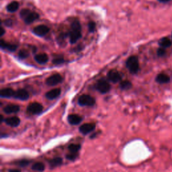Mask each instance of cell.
I'll list each match as a JSON object with an SVG mask.
<instances>
[{
	"label": "cell",
	"instance_id": "cell-1",
	"mask_svg": "<svg viewBox=\"0 0 172 172\" xmlns=\"http://www.w3.org/2000/svg\"><path fill=\"white\" fill-rule=\"evenodd\" d=\"M69 41L71 44L76 43L82 36L81 33V25L78 20H75L72 22L71 29L69 33Z\"/></svg>",
	"mask_w": 172,
	"mask_h": 172
},
{
	"label": "cell",
	"instance_id": "cell-2",
	"mask_svg": "<svg viewBox=\"0 0 172 172\" xmlns=\"http://www.w3.org/2000/svg\"><path fill=\"white\" fill-rule=\"evenodd\" d=\"M126 66L130 73H137L140 69L138 57L135 55H133V56H130L128 58L126 62Z\"/></svg>",
	"mask_w": 172,
	"mask_h": 172
},
{
	"label": "cell",
	"instance_id": "cell-3",
	"mask_svg": "<svg viewBox=\"0 0 172 172\" xmlns=\"http://www.w3.org/2000/svg\"><path fill=\"white\" fill-rule=\"evenodd\" d=\"M94 87L97 91L102 94H105L106 93L109 92L110 89H111V86H110L109 82L105 80V79L99 80L95 83Z\"/></svg>",
	"mask_w": 172,
	"mask_h": 172
},
{
	"label": "cell",
	"instance_id": "cell-4",
	"mask_svg": "<svg viewBox=\"0 0 172 172\" xmlns=\"http://www.w3.org/2000/svg\"><path fill=\"white\" fill-rule=\"evenodd\" d=\"M78 104L81 106H93L95 104V100L91 95L83 94L79 98Z\"/></svg>",
	"mask_w": 172,
	"mask_h": 172
},
{
	"label": "cell",
	"instance_id": "cell-5",
	"mask_svg": "<svg viewBox=\"0 0 172 172\" xmlns=\"http://www.w3.org/2000/svg\"><path fill=\"white\" fill-rule=\"evenodd\" d=\"M63 80V77L59 73H55L46 79V84L48 86H55L62 82Z\"/></svg>",
	"mask_w": 172,
	"mask_h": 172
},
{
	"label": "cell",
	"instance_id": "cell-6",
	"mask_svg": "<svg viewBox=\"0 0 172 172\" xmlns=\"http://www.w3.org/2000/svg\"><path fill=\"white\" fill-rule=\"evenodd\" d=\"M43 110V106L39 102L30 104L27 107V112L32 114H39Z\"/></svg>",
	"mask_w": 172,
	"mask_h": 172
},
{
	"label": "cell",
	"instance_id": "cell-7",
	"mask_svg": "<svg viewBox=\"0 0 172 172\" xmlns=\"http://www.w3.org/2000/svg\"><path fill=\"white\" fill-rule=\"evenodd\" d=\"M107 78L108 81L114 83L120 82L122 80V75L120 72L114 69H112L108 71L107 74Z\"/></svg>",
	"mask_w": 172,
	"mask_h": 172
},
{
	"label": "cell",
	"instance_id": "cell-8",
	"mask_svg": "<svg viewBox=\"0 0 172 172\" xmlns=\"http://www.w3.org/2000/svg\"><path fill=\"white\" fill-rule=\"evenodd\" d=\"M49 31H50V29H49L47 26L39 25L34 28L33 30V33L38 36L42 37L45 36L46 34H47Z\"/></svg>",
	"mask_w": 172,
	"mask_h": 172
},
{
	"label": "cell",
	"instance_id": "cell-9",
	"mask_svg": "<svg viewBox=\"0 0 172 172\" xmlns=\"http://www.w3.org/2000/svg\"><path fill=\"white\" fill-rule=\"evenodd\" d=\"M95 125L94 123H86L81 125L80 127V132L83 135H86L87 134L92 132L95 129Z\"/></svg>",
	"mask_w": 172,
	"mask_h": 172
},
{
	"label": "cell",
	"instance_id": "cell-10",
	"mask_svg": "<svg viewBox=\"0 0 172 172\" xmlns=\"http://www.w3.org/2000/svg\"><path fill=\"white\" fill-rule=\"evenodd\" d=\"M14 98L20 100H27L29 98V93L24 89H19L16 91Z\"/></svg>",
	"mask_w": 172,
	"mask_h": 172
},
{
	"label": "cell",
	"instance_id": "cell-11",
	"mask_svg": "<svg viewBox=\"0 0 172 172\" xmlns=\"http://www.w3.org/2000/svg\"><path fill=\"white\" fill-rule=\"evenodd\" d=\"M3 111L4 113L8 114L17 113L20 111V106L16 104H8L4 108Z\"/></svg>",
	"mask_w": 172,
	"mask_h": 172
},
{
	"label": "cell",
	"instance_id": "cell-12",
	"mask_svg": "<svg viewBox=\"0 0 172 172\" xmlns=\"http://www.w3.org/2000/svg\"><path fill=\"white\" fill-rule=\"evenodd\" d=\"M155 81L159 84H166L170 82V77L164 73H161L157 75Z\"/></svg>",
	"mask_w": 172,
	"mask_h": 172
},
{
	"label": "cell",
	"instance_id": "cell-13",
	"mask_svg": "<svg viewBox=\"0 0 172 172\" xmlns=\"http://www.w3.org/2000/svg\"><path fill=\"white\" fill-rule=\"evenodd\" d=\"M15 91L13 89L8 87V88H4L0 90V96L2 98H10L14 97L15 95Z\"/></svg>",
	"mask_w": 172,
	"mask_h": 172
},
{
	"label": "cell",
	"instance_id": "cell-14",
	"mask_svg": "<svg viewBox=\"0 0 172 172\" xmlns=\"http://www.w3.org/2000/svg\"><path fill=\"white\" fill-rule=\"evenodd\" d=\"M0 46H1V48L2 49H5V50H7L10 52L15 51L17 48V46L16 45L7 42L2 39L1 40V41H0Z\"/></svg>",
	"mask_w": 172,
	"mask_h": 172
},
{
	"label": "cell",
	"instance_id": "cell-15",
	"mask_svg": "<svg viewBox=\"0 0 172 172\" xmlns=\"http://www.w3.org/2000/svg\"><path fill=\"white\" fill-rule=\"evenodd\" d=\"M4 122L7 125L11 127H17L20 124V118L17 117V116H12V117L5 118Z\"/></svg>",
	"mask_w": 172,
	"mask_h": 172
},
{
	"label": "cell",
	"instance_id": "cell-16",
	"mask_svg": "<svg viewBox=\"0 0 172 172\" xmlns=\"http://www.w3.org/2000/svg\"><path fill=\"white\" fill-rule=\"evenodd\" d=\"M39 14L36 12H32L30 11L28 13L27 16L25 17V18L24 19V22L26 24H30L34 22L35 20H36L37 19L39 18Z\"/></svg>",
	"mask_w": 172,
	"mask_h": 172
},
{
	"label": "cell",
	"instance_id": "cell-17",
	"mask_svg": "<svg viewBox=\"0 0 172 172\" xmlns=\"http://www.w3.org/2000/svg\"><path fill=\"white\" fill-rule=\"evenodd\" d=\"M61 89L60 88H55L46 93L45 94V97L48 99V100H54L55 98H57V97H59L61 94Z\"/></svg>",
	"mask_w": 172,
	"mask_h": 172
},
{
	"label": "cell",
	"instance_id": "cell-18",
	"mask_svg": "<svg viewBox=\"0 0 172 172\" xmlns=\"http://www.w3.org/2000/svg\"><path fill=\"white\" fill-rule=\"evenodd\" d=\"M34 59L40 65H44L48 61V57L46 53H40L35 55Z\"/></svg>",
	"mask_w": 172,
	"mask_h": 172
},
{
	"label": "cell",
	"instance_id": "cell-19",
	"mask_svg": "<svg viewBox=\"0 0 172 172\" xmlns=\"http://www.w3.org/2000/svg\"><path fill=\"white\" fill-rule=\"evenodd\" d=\"M68 122L71 125H77L82 121V118L77 114H70L67 117Z\"/></svg>",
	"mask_w": 172,
	"mask_h": 172
},
{
	"label": "cell",
	"instance_id": "cell-20",
	"mask_svg": "<svg viewBox=\"0 0 172 172\" xmlns=\"http://www.w3.org/2000/svg\"><path fill=\"white\" fill-rule=\"evenodd\" d=\"M159 47H162L164 48H167L170 47L172 45L171 40L167 37H164L159 40Z\"/></svg>",
	"mask_w": 172,
	"mask_h": 172
},
{
	"label": "cell",
	"instance_id": "cell-21",
	"mask_svg": "<svg viewBox=\"0 0 172 172\" xmlns=\"http://www.w3.org/2000/svg\"><path fill=\"white\" fill-rule=\"evenodd\" d=\"M49 163V165H50V167L51 169L52 168H55L57 167H59V166L63 164V159L61 157H55V158H53L51 159L50 161H48Z\"/></svg>",
	"mask_w": 172,
	"mask_h": 172
},
{
	"label": "cell",
	"instance_id": "cell-22",
	"mask_svg": "<svg viewBox=\"0 0 172 172\" xmlns=\"http://www.w3.org/2000/svg\"><path fill=\"white\" fill-rule=\"evenodd\" d=\"M19 8V4L17 2H11L10 4H9L7 7H6V10L9 12H11V13H13V12H15L17 10H18Z\"/></svg>",
	"mask_w": 172,
	"mask_h": 172
},
{
	"label": "cell",
	"instance_id": "cell-23",
	"mask_svg": "<svg viewBox=\"0 0 172 172\" xmlns=\"http://www.w3.org/2000/svg\"><path fill=\"white\" fill-rule=\"evenodd\" d=\"M31 168L34 171H42L45 170V166L41 162H36L32 165Z\"/></svg>",
	"mask_w": 172,
	"mask_h": 172
},
{
	"label": "cell",
	"instance_id": "cell-24",
	"mask_svg": "<svg viewBox=\"0 0 172 172\" xmlns=\"http://www.w3.org/2000/svg\"><path fill=\"white\" fill-rule=\"evenodd\" d=\"M132 83L129 80L122 81L120 83V88L122 90H128L132 87Z\"/></svg>",
	"mask_w": 172,
	"mask_h": 172
},
{
	"label": "cell",
	"instance_id": "cell-25",
	"mask_svg": "<svg viewBox=\"0 0 172 172\" xmlns=\"http://www.w3.org/2000/svg\"><path fill=\"white\" fill-rule=\"evenodd\" d=\"M81 147V145L80 144H71L69 145L68 149L71 153H78Z\"/></svg>",
	"mask_w": 172,
	"mask_h": 172
},
{
	"label": "cell",
	"instance_id": "cell-26",
	"mask_svg": "<svg viewBox=\"0 0 172 172\" xmlns=\"http://www.w3.org/2000/svg\"><path fill=\"white\" fill-rule=\"evenodd\" d=\"M64 62H65V59L61 56L55 57L54 59H52V63L55 64V65H61V64L63 63Z\"/></svg>",
	"mask_w": 172,
	"mask_h": 172
},
{
	"label": "cell",
	"instance_id": "cell-27",
	"mask_svg": "<svg viewBox=\"0 0 172 172\" xmlns=\"http://www.w3.org/2000/svg\"><path fill=\"white\" fill-rule=\"evenodd\" d=\"M29 56L28 52L25 50V49H22V50H20L18 52V57L20 59H24L26 58H27Z\"/></svg>",
	"mask_w": 172,
	"mask_h": 172
},
{
	"label": "cell",
	"instance_id": "cell-28",
	"mask_svg": "<svg viewBox=\"0 0 172 172\" xmlns=\"http://www.w3.org/2000/svg\"><path fill=\"white\" fill-rule=\"evenodd\" d=\"M30 161L28 159H22L17 163V165L20 167H25L30 164Z\"/></svg>",
	"mask_w": 172,
	"mask_h": 172
},
{
	"label": "cell",
	"instance_id": "cell-29",
	"mask_svg": "<svg viewBox=\"0 0 172 172\" xmlns=\"http://www.w3.org/2000/svg\"><path fill=\"white\" fill-rule=\"evenodd\" d=\"M78 157V153H71L70 152L69 154H67L66 155V158L69 161H74V160L76 159Z\"/></svg>",
	"mask_w": 172,
	"mask_h": 172
},
{
	"label": "cell",
	"instance_id": "cell-30",
	"mask_svg": "<svg viewBox=\"0 0 172 172\" xmlns=\"http://www.w3.org/2000/svg\"><path fill=\"white\" fill-rule=\"evenodd\" d=\"M166 54V49L162 47H159L157 51V56L159 57H164Z\"/></svg>",
	"mask_w": 172,
	"mask_h": 172
},
{
	"label": "cell",
	"instance_id": "cell-31",
	"mask_svg": "<svg viewBox=\"0 0 172 172\" xmlns=\"http://www.w3.org/2000/svg\"><path fill=\"white\" fill-rule=\"evenodd\" d=\"M30 11V10H28V9H23V10H22L20 13V16L21 17V18L24 20L25 18V17L28 15Z\"/></svg>",
	"mask_w": 172,
	"mask_h": 172
},
{
	"label": "cell",
	"instance_id": "cell-32",
	"mask_svg": "<svg viewBox=\"0 0 172 172\" xmlns=\"http://www.w3.org/2000/svg\"><path fill=\"white\" fill-rule=\"evenodd\" d=\"M95 27L96 24L94 22H90L88 24V28L90 33H94V30H95Z\"/></svg>",
	"mask_w": 172,
	"mask_h": 172
},
{
	"label": "cell",
	"instance_id": "cell-33",
	"mask_svg": "<svg viewBox=\"0 0 172 172\" xmlns=\"http://www.w3.org/2000/svg\"><path fill=\"white\" fill-rule=\"evenodd\" d=\"M4 24L8 27H11L13 25V21L11 19H7L4 21Z\"/></svg>",
	"mask_w": 172,
	"mask_h": 172
},
{
	"label": "cell",
	"instance_id": "cell-34",
	"mask_svg": "<svg viewBox=\"0 0 172 172\" xmlns=\"http://www.w3.org/2000/svg\"><path fill=\"white\" fill-rule=\"evenodd\" d=\"M5 30H4V28L2 27L1 28V33H0V36L2 37L5 34Z\"/></svg>",
	"mask_w": 172,
	"mask_h": 172
},
{
	"label": "cell",
	"instance_id": "cell-35",
	"mask_svg": "<svg viewBox=\"0 0 172 172\" xmlns=\"http://www.w3.org/2000/svg\"><path fill=\"white\" fill-rule=\"evenodd\" d=\"M10 172H20V171L19 170H16V169H14V170H9Z\"/></svg>",
	"mask_w": 172,
	"mask_h": 172
},
{
	"label": "cell",
	"instance_id": "cell-36",
	"mask_svg": "<svg viewBox=\"0 0 172 172\" xmlns=\"http://www.w3.org/2000/svg\"><path fill=\"white\" fill-rule=\"evenodd\" d=\"M160 2H162V3H166V2H170V0H158Z\"/></svg>",
	"mask_w": 172,
	"mask_h": 172
},
{
	"label": "cell",
	"instance_id": "cell-37",
	"mask_svg": "<svg viewBox=\"0 0 172 172\" xmlns=\"http://www.w3.org/2000/svg\"><path fill=\"white\" fill-rule=\"evenodd\" d=\"M4 120V116H3L2 115V116H1V122H2Z\"/></svg>",
	"mask_w": 172,
	"mask_h": 172
},
{
	"label": "cell",
	"instance_id": "cell-38",
	"mask_svg": "<svg viewBox=\"0 0 172 172\" xmlns=\"http://www.w3.org/2000/svg\"><path fill=\"white\" fill-rule=\"evenodd\" d=\"M171 37H172V35H171Z\"/></svg>",
	"mask_w": 172,
	"mask_h": 172
}]
</instances>
